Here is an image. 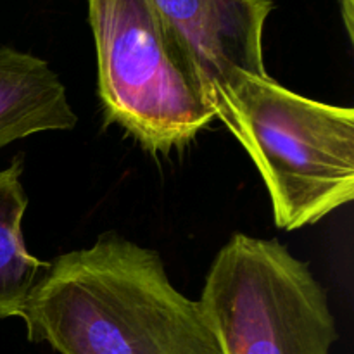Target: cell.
I'll return each instance as SVG.
<instances>
[{
  "label": "cell",
  "instance_id": "cell-1",
  "mask_svg": "<svg viewBox=\"0 0 354 354\" xmlns=\"http://www.w3.org/2000/svg\"><path fill=\"white\" fill-rule=\"evenodd\" d=\"M19 318L59 354H225L161 256L118 234L50 261Z\"/></svg>",
  "mask_w": 354,
  "mask_h": 354
},
{
  "label": "cell",
  "instance_id": "cell-2",
  "mask_svg": "<svg viewBox=\"0 0 354 354\" xmlns=\"http://www.w3.org/2000/svg\"><path fill=\"white\" fill-rule=\"evenodd\" d=\"M221 123L254 161L283 230L315 225L354 197V111L299 95L272 76L242 83Z\"/></svg>",
  "mask_w": 354,
  "mask_h": 354
},
{
  "label": "cell",
  "instance_id": "cell-3",
  "mask_svg": "<svg viewBox=\"0 0 354 354\" xmlns=\"http://www.w3.org/2000/svg\"><path fill=\"white\" fill-rule=\"evenodd\" d=\"M109 123L168 154L214 120L199 78L149 0H86Z\"/></svg>",
  "mask_w": 354,
  "mask_h": 354
},
{
  "label": "cell",
  "instance_id": "cell-4",
  "mask_svg": "<svg viewBox=\"0 0 354 354\" xmlns=\"http://www.w3.org/2000/svg\"><path fill=\"white\" fill-rule=\"evenodd\" d=\"M199 304L225 354H332L339 339L324 287L275 239L235 234Z\"/></svg>",
  "mask_w": 354,
  "mask_h": 354
},
{
  "label": "cell",
  "instance_id": "cell-5",
  "mask_svg": "<svg viewBox=\"0 0 354 354\" xmlns=\"http://www.w3.org/2000/svg\"><path fill=\"white\" fill-rule=\"evenodd\" d=\"M189 59L204 99L220 120L232 93L266 76L263 31L273 0H149Z\"/></svg>",
  "mask_w": 354,
  "mask_h": 354
},
{
  "label": "cell",
  "instance_id": "cell-6",
  "mask_svg": "<svg viewBox=\"0 0 354 354\" xmlns=\"http://www.w3.org/2000/svg\"><path fill=\"white\" fill-rule=\"evenodd\" d=\"M78 116L47 61L0 47V149L41 131L73 130Z\"/></svg>",
  "mask_w": 354,
  "mask_h": 354
},
{
  "label": "cell",
  "instance_id": "cell-7",
  "mask_svg": "<svg viewBox=\"0 0 354 354\" xmlns=\"http://www.w3.org/2000/svg\"><path fill=\"white\" fill-rule=\"evenodd\" d=\"M23 156L0 171V322L19 318L31 292L50 263L30 254L23 237L28 196L23 182Z\"/></svg>",
  "mask_w": 354,
  "mask_h": 354
},
{
  "label": "cell",
  "instance_id": "cell-8",
  "mask_svg": "<svg viewBox=\"0 0 354 354\" xmlns=\"http://www.w3.org/2000/svg\"><path fill=\"white\" fill-rule=\"evenodd\" d=\"M341 3L342 19H344V26L348 35L354 33V0H339Z\"/></svg>",
  "mask_w": 354,
  "mask_h": 354
}]
</instances>
